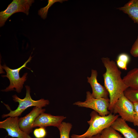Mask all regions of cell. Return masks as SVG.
Segmentation results:
<instances>
[{
    "instance_id": "18",
    "label": "cell",
    "mask_w": 138,
    "mask_h": 138,
    "mask_svg": "<svg viewBox=\"0 0 138 138\" xmlns=\"http://www.w3.org/2000/svg\"><path fill=\"white\" fill-rule=\"evenodd\" d=\"M129 60L130 57L128 54L122 53L118 56L116 61V64L118 67L120 68L126 70L127 65Z\"/></svg>"
},
{
    "instance_id": "21",
    "label": "cell",
    "mask_w": 138,
    "mask_h": 138,
    "mask_svg": "<svg viewBox=\"0 0 138 138\" xmlns=\"http://www.w3.org/2000/svg\"><path fill=\"white\" fill-rule=\"evenodd\" d=\"M130 53L133 56L138 57V36L132 47Z\"/></svg>"
},
{
    "instance_id": "2",
    "label": "cell",
    "mask_w": 138,
    "mask_h": 138,
    "mask_svg": "<svg viewBox=\"0 0 138 138\" xmlns=\"http://www.w3.org/2000/svg\"><path fill=\"white\" fill-rule=\"evenodd\" d=\"M90 116V119L87 121L89 126L86 132L80 135L72 134L71 138H86L100 134L104 129L111 126L119 116L111 112L107 115L101 116L94 110L91 112Z\"/></svg>"
},
{
    "instance_id": "11",
    "label": "cell",
    "mask_w": 138,
    "mask_h": 138,
    "mask_svg": "<svg viewBox=\"0 0 138 138\" xmlns=\"http://www.w3.org/2000/svg\"><path fill=\"white\" fill-rule=\"evenodd\" d=\"M97 71L92 70L90 77H87V82L90 85L92 90V93L93 97L95 98H108L109 93L105 86L99 84L98 82Z\"/></svg>"
},
{
    "instance_id": "8",
    "label": "cell",
    "mask_w": 138,
    "mask_h": 138,
    "mask_svg": "<svg viewBox=\"0 0 138 138\" xmlns=\"http://www.w3.org/2000/svg\"><path fill=\"white\" fill-rule=\"evenodd\" d=\"M18 117H9L0 122V128L6 130L8 135L17 138H32L20 129Z\"/></svg>"
},
{
    "instance_id": "7",
    "label": "cell",
    "mask_w": 138,
    "mask_h": 138,
    "mask_svg": "<svg viewBox=\"0 0 138 138\" xmlns=\"http://www.w3.org/2000/svg\"><path fill=\"white\" fill-rule=\"evenodd\" d=\"M112 112L114 114H118L121 118L126 121L133 122L134 105L124 94L119 98L115 103Z\"/></svg>"
},
{
    "instance_id": "13",
    "label": "cell",
    "mask_w": 138,
    "mask_h": 138,
    "mask_svg": "<svg viewBox=\"0 0 138 138\" xmlns=\"http://www.w3.org/2000/svg\"><path fill=\"white\" fill-rule=\"evenodd\" d=\"M117 9L128 15L134 23L138 24V0H131L123 6Z\"/></svg>"
},
{
    "instance_id": "20",
    "label": "cell",
    "mask_w": 138,
    "mask_h": 138,
    "mask_svg": "<svg viewBox=\"0 0 138 138\" xmlns=\"http://www.w3.org/2000/svg\"><path fill=\"white\" fill-rule=\"evenodd\" d=\"M43 127H40L35 129L33 134L36 138H44L46 135L47 132L45 129Z\"/></svg>"
},
{
    "instance_id": "17",
    "label": "cell",
    "mask_w": 138,
    "mask_h": 138,
    "mask_svg": "<svg viewBox=\"0 0 138 138\" xmlns=\"http://www.w3.org/2000/svg\"><path fill=\"white\" fill-rule=\"evenodd\" d=\"M124 96L132 102H138V88L128 87L124 92Z\"/></svg>"
},
{
    "instance_id": "14",
    "label": "cell",
    "mask_w": 138,
    "mask_h": 138,
    "mask_svg": "<svg viewBox=\"0 0 138 138\" xmlns=\"http://www.w3.org/2000/svg\"><path fill=\"white\" fill-rule=\"evenodd\" d=\"M123 79L128 87L138 88V68H135L129 71Z\"/></svg>"
},
{
    "instance_id": "10",
    "label": "cell",
    "mask_w": 138,
    "mask_h": 138,
    "mask_svg": "<svg viewBox=\"0 0 138 138\" xmlns=\"http://www.w3.org/2000/svg\"><path fill=\"white\" fill-rule=\"evenodd\" d=\"M66 118L63 116H54L44 112L36 118L32 127L33 128L37 127L45 128L48 126H53L57 128Z\"/></svg>"
},
{
    "instance_id": "3",
    "label": "cell",
    "mask_w": 138,
    "mask_h": 138,
    "mask_svg": "<svg viewBox=\"0 0 138 138\" xmlns=\"http://www.w3.org/2000/svg\"><path fill=\"white\" fill-rule=\"evenodd\" d=\"M25 87L26 95L24 99L20 98L16 94L12 96L13 100L19 103L18 106L16 109L13 110H11L8 105L4 103L10 112L7 114L2 115V118L8 117H18L20 116L23 112L29 107L34 106L42 108L49 104V101L48 100L41 99L37 100H35L32 99L30 95V87L26 85Z\"/></svg>"
},
{
    "instance_id": "5",
    "label": "cell",
    "mask_w": 138,
    "mask_h": 138,
    "mask_svg": "<svg viewBox=\"0 0 138 138\" xmlns=\"http://www.w3.org/2000/svg\"><path fill=\"white\" fill-rule=\"evenodd\" d=\"M86 93V99L85 101L76 102L73 105L79 107L92 109L101 116H106L110 113L108 109L110 104L109 99L95 98L90 91H87Z\"/></svg>"
},
{
    "instance_id": "16",
    "label": "cell",
    "mask_w": 138,
    "mask_h": 138,
    "mask_svg": "<svg viewBox=\"0 0 138 138\" xmlns=\"http://www.w3.org/2000/svg\"><path fill=\"white\" fill-rule=\"evenodd\" d=\"M111 126L104 129L100 134L102 138H124Z\"/></svg>"
},
{
    "instance_id": "1",
    "label": "cell",
    "mask_w": 138,
    "mask_h": 138,
    "mask_svg": "<svg viewBox=\"0 0 138 138\" xmlns=\"http://www.w3.org/2000/svg\"><path fill=\"white\" fill-rule=\"evenodd\" d=\"M101 59L106 69L103 76L105 87L108 92L110 97L108 109L112 113L115 103L124 94V91L128 87L121 78V72L116 62L108 57H102Z\"/></svg>"
},
{
    "instance_id": "19",
    "label": "cell",
    "mask_w": 138,
    "mask_h": 138,
    "mask_svg": "<svg viewBox=\"0 0 138 138\" xmlns=\"http://www.w3.org/2000/svg\"><path fill=\"white\" fill-rule=\"evenodd\" d=\"M67 0H48V4L45 7L42 8L38 12V15L43 19L47 17L48 9L54 3L56 2H59L62 3L63 2L67 1Z\"/></svg>"
},
{
    "instance_id": "4",
    "label": "cell",
    "mask_w": 138,
    "mask_h": 138,
    "mask_svg": "<svg viewBox=\"0 0 138 138\" xmlns=\"http://www.w3.org/2000/svg\"><path fill=\"white\" fill-rule=\"evenodd\" d=\"M32 57L30 56L28 60L24 64L20 67L15 69H12L7 66L5 64L2 66V67L4 69L6 72V75H2L3 77L8 78L10 82L9 86L5 89L1 90L3 92H8L13 90H15L19 93L21 91L23 88V85L27 79V73H25L21 77L20 76L19 72L24 67H27L26 66L28 63L30 62Z\"/></svg>"
},
{
    "instance_id": "6",
    "label": "cell",
    "mask_w": 138,
    "mask_h": 138,
    "mask_svg": "<svg viewBox=\"0 0 138 138\" xmlns=\"http://www.w3.org/2000/svg\"><path fill=\"white\" fill-rule=\"evenodd\" d=\"M33 0H13L4 10L0 12V27L3 26L8 19L16 13L22 12L28 15Z\"/></svg>"
},
{
    "instance_id": "12",
    "label": "cell",
    "mask_w": 138,
    "mask_h": 138,
    "mask_svg": "<svg viewBox=\"0 0 138 138\" xmlns=\"http://www.w3.org/2000/svg\"><path fill=\"white\" fill-rule=\"evenodd\" d=\"M111 126L121 133L124 138H138V132L137 131L130 127L126 121L121 118L118 117Z\"/></svg>"
},
{
    "instance_id": "23",
    "label": "cell",
    "mask_w": 138,
    "mask_h": 138,
    "mask_svg": "<svg viewBox=\"0 0 138 138\" xmlns=\"http://www.w3.org/2000/svg\"><path fill=\"white\" fill-rule=\"evenodd\" d=\"M86 138H102L101 137L100 134H98L93 136L86 137Z\"/></svg>"
},
{
    "instance_id": "22",
    "label": "cell",
    "mask_w": 138,
    "mask_h": 138,
    "mask_svg": "<svg viewBox=\"0 0 138 138\" xmlns=\"http://www.w3.org/2000/svg\"><path fill=\"white\" fill-rule=\"evenodd\" d=\"M134 106L133 125L138 126V102H133Z\"/></svg>"
},
{
    "instance_id": "15",
    "label": "cell",
    "mask_w": 138,
    "mask_h": 138,
    "mask_svg": "<svg viewBox=\"0 0 138 138\" xmlns=\"http://www.w3.org/2000/svg\"><path fill=\"white\" fill-rule=\"evenodd\" d=\"M72 125L69 122H62L57 128L60 132V138H70L69 134Z\"/></svg>"
},
{
    "instance_id": "9",
    "label": "cell",
    "mask_w": 138,
    "mask_h": 138,
    "mask_svg": "<svg viewBox=\"0 0 138 138\" xmlns=\"http://www.w3.org/2000/svg\"><path fill=\"white\" fill-rule=\"evenodd\" d=\"M39 107H34L32 110L25 116L19 118L18 124L22 131L29 135L33 131L32 125L36 118L45 111L44 109Z\"/></svg>"
}]
</instances>
